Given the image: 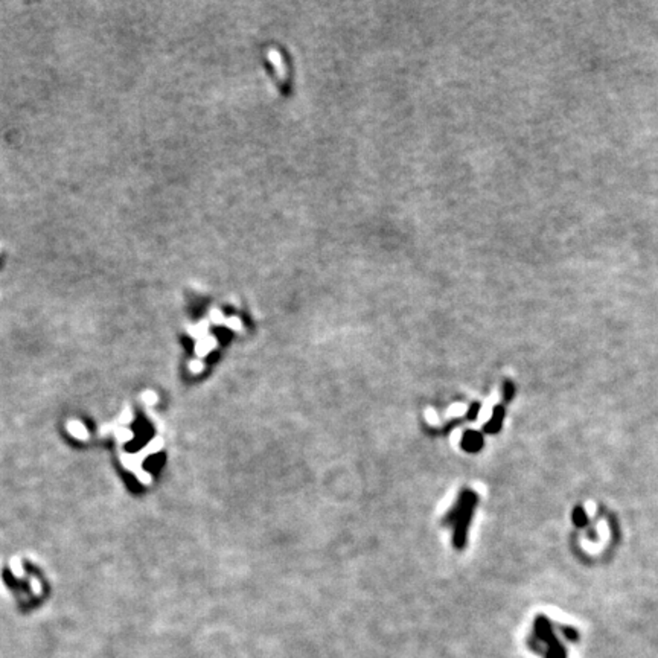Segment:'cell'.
<instances>
[{
  "label": "cell",
  "instance_id": "1",
  "mask_svg": "<svg viewBox=\"0 0 658 658\" xmlns=\"http://www.w3.org/2000/svg\"><path fill=\"white\" fill-rule=\"evenodd\" d=\"M463 445H465V448H468V450H471V451H474V450L477 451V450L480 448V445H482L480 436H479V434H474V433H470L468 437L465 439Z\"/></svg>",
  "mask_w": 658,
  "mask_h": 658
}]
</instances>
